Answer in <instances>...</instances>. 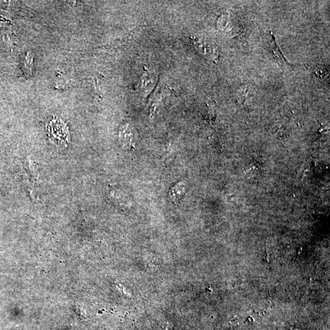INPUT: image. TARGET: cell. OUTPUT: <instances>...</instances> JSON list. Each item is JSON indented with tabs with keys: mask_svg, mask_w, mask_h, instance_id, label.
<instances>
[{
	"mask_svg": "<svg viewBox=\"0 0 330 330\" xmlns=\"http://www.w3.org/2000/svg\"><path fill=\"white\" fill-rule=\"evenodd\" d=\"M47 132L54 143L59 146H66L69 139L68 128L62 120L58 118L51 120L47 126Z\"/></svg>",
	"mask_w": 330,
	"mask_h": 330,
	"instance_id": "cell-1",
	"label": "cell"
},
{
	"mask_svg": "<svg viewBox=\"0 0 330 330\" xmlns=\"http://www.w3.org/2000/svg\"><path fill=\"white\" fill-rule=\"evenodd\" d=\"M184 193V188L181 183L176 184L170 192V197L171 200L177 201L180 200Z\"/></svg>",
	"mask_w": 330,
	"mask_h": 330,
	"instance_id": "cell-2",
	"label": "cell"
},
{
	"mask_svg": "<svg viewBox=\"0 0 330 330\" xmlns=\"http://www.w3.org/2000/svg\"><path fill=\"white\" fill-rule=\"evenodd\" d=\"M272 44L271 46L272 47V50L273 51V53H274L276 58H277L280 62L281 63H284V62H286V60L285 59L283 55H282V54L280 50V49L278 48V47L277 46V44H276L275 40L274 37H273L272 40H271Z\"/></svg>",
	"mask_w": 330,
	"mask_h": 330,
	"instance_id": "cell-3",
	"label": "cell"
}]
</instances>
